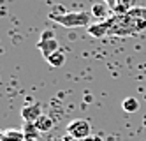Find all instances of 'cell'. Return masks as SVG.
<instances>
[{
    "mask_svg": "<svg viewBox=\"0 0 146 141\" xmlns=\"http://www.w3.org/2000/svg\"><path fill=\"white\" fill-rule=\"evenodd\" d=\"M106 21L109 25V35L130 37L146 30V21L130 14H111Z\"/></svg>",
    "mask_w": 146,
    "mask_h": 141,
    "instance_id": "6da1fadb",
    "label": "cell"
},
{
    "mask_svg": "<svg viewBox=\"0 0 146 141\" xmlns=\"http://www.w3.org/2000/svg\"><path fill=\"white\" fill-rule=\"evenodd\" d=\"M48 18L51 21H56L58 25L65 27V28H78V27H90V19H92V13L88 11H78V13H70L67 11L65 14L60 16H51L48 14Z\"/></svg>",
    "mask_w": 146,
    "mask_h": 141,
    "instance_id": "7a4b0ae2",
    "label": "cell"
},
{
    "mask_svg": "<svg viewBox=\"0 0 146 141\" xmlns=\"http://www.w3.org/2000/svg\"><path fill=\"white\" fill-rule=\"evenodd\" d=\"M67 134H70V136H74L76 139L83 141V139H86V138L92 136V125H90L88 120H85V118H76V120L69 122Z\"/></svg>",
    "mask_w": 146,
    "mask_h": 141,
    "instance_id": "3957f363",
    "label": "cell"
},
{
    "mask_svg": "<svg viewBox=\"0 0 146 141\" xmlns=\"http://www.w3.org/2000/svg\"><path fill=\"white\" fill-rule=\"evenodd\" d=\"M42 106H40L39 102H32V104H27L21 108V118L25 122H35L39 116H42Z\"/></svg>",
    "mask_w": 146,
    "mask_h": 141,
    "instance_id": "277c9868",
    "label": "cell"
},
{
    "mask_svg": "<svg viewBox=\"0 0 146 141\" xmlns=\"http://www.w3.org/2000/svg\"><path fill=\"white\" fill-rule=\"evenodd\" d=\"M86 32H88V35L95 37V39H102V37L109 35V25L106 19L97 21V23H92L90 27H86Z\"/></svg>",
    "mask_w": 146,
    "mask_h": 141,
    "instance_id": "5b68a950",
    "label": "cell"
},
{
    "mask_svg": "<svg viewBox=\"0 0 146 141\" xmlns=\"http://www.w3.org/2000/svg\"><path fill=\"white\" fill-rule=\"evenodd\" d=\"M37 48H39L40 53H42V57H44V58L51 57L55 51L60 49V48H58V41H56L55 37H53V39H39Z\"/></svg>",
    "mask_w": 146,
    "mask_h": 141,
    "instance_id": "8992f818",
    "label": "cell"
},
{
    "mask_svg": "<svg viewBox=\"0 0 146 141\" xmlns=\"http://www.w3.org/2000/svg\"><path fill=\"white\" fill-rule=\"evenodd\" d=\"M109 5L106 4V2H97V4H93L92 5V11H90V13H92V16L93 18H97L99 21H104V19H108L111 14H109Z\"/></svg>",
    "mask_w": 146,
    "mask_h": 141,
    "instance_id": "52a82bcc",
    "label": "cell"
},
{
    "mask_svg": "<svg viewBox=\"0 0 146 141\" xmlns=\"http://www.w3.org/2000/svg\"><path fill=\"white\" fill-rule=\"evenodd\" d=\"M34 124H35V127L39 129V131H40V134L49 132L51 129L55 127V120H53V118H51L49 115H42V116H39Z\"/></svg>",
    "mask_w": 146,
    "mask_h": 141,
    "instance_id": "ba28073f",
    "label": "cell"
},
{
    "mask_svg": "<svg viewBox=\"0 0 146 141\" xmlns=\"http://www.w3.org/2000/svg\"><path fill=\"white\" fill-rule=\"evenodd\" d=\"M0 141H25V134H23V131L9 129V131L2 132V139Z\"/></svg>",
    "mask_w": 146,
    "mask_h": 141,
    "instance_id": "9c48e42d",
    "label": "cell"
},
{
    "mask_svg": "<svg viewBox=\"0 0 146 141\" xmlns=\"http://www.w3.org/2000/svg\"><path fill=\"white\" fill-rule=\"evenodd\" d=\"M132 7H134V0H116V5H114L113 13L114 14H127Z\"/></svg>",
    "mask_w": 146,
    "mask_h": 141,
    "instance_id": "30bf717a",
    "label": "cell"
},
{
    "mask_svg": "<svg viewBox=\"0 0 146 141\" xmlns=\"http://www.w3.org/2000/svg\"><path fill=\"white\" fill-rule=\"evenodd\" d=\"M46 62L49 63L51 67H62V65H64V62H65V53L62 51V49H58V51H55L51 57H48Z\"/></svg>",
    "mask_w": 146,
    "mask_h": 141,
    "instance_id": "8fae6325",
    "label": "cell"
},
{
    "mask_svg": "<svg viewBox=\"0 0 146 141\" xmlns=\"http://www.w3.org/2000/svg\"><path fill=\"white\" fill-rule=\"evenodd\" d=\"M23 134H25V139H37L39 138V134H40V131L35 127V124H32V122H25V125H23Z\"/></svg>",
    "mask_w": 146,
    "mask_h": 141,
    "instance_id": "7c38bea8",
    "label": "cell"
},
{
    "mask_svg": "<svg viewBox=\"0 0 146 141\" xmlns=\"http://www.w3.org/2000/svg\"><path fill=\"white\" fill-rule=\"evenodd\" d=\"M121 108H123V111H127V113H135L139 110V101L135 99V97H127V99H123Z\"/></svg>",
    "mask_w": 146,
    "mask_h": 141,
    "instance_id": "4fadbf2b",
    "label": "cell"
},
{
    "mask_svg": "<svg viewBox=\"0 0 146 141\" xmlns=\"http://www.w3.org/2000/svg\"><path fill=\"white\" fill-rule=\"evenodd\" d=\"M127 14H130L134 18H141V19L146 21V7H132Z\"/></svg>",
    "mask_w": 146,
    "mask_h": 141,
    "instance_id": "5bb4252c",
    "label": "cell"
},
{
    "mask_svg": "<svg viewBox=\"0 0 146 141\" xmlns=\"http://www.w3.org/2000/svg\"><path fill=\"white\" fill-rule=\"evenodd\" d=\"M55 34H53V30H44L42 34H40V39H53Z\"/></svg>",
    "mask_w": 146,
    "mask_h": 141,
    "instance_id": "9a60e30c",
    "label": "cell"
},
{
    "mask_svg": "<svg viewBox=\"0 0 146 141\" xmlns=\"http://www.w3.org/2000/svg\"><path fill=\"white\" fill-rule=\"evenodd\" d=\"M58 141H79V139H76L74 136H70V134H65V136H62Z\"/></svg>",
    "mask_w": 146,
    "mask_h": 141,
    "instance_id": "2e32d148",
    "label": "cell"
},
{
    "mask_svg": "<svg viewBox=\"0 0 146 141\" xmlns=\"http://www.w3.org/2000/svg\"><path fill=\"white\" fill-rule=\"evenodd\" d=\"M104 2H106V4L109 5V9H111V11L114 9V5H116V0H104Z\"/></svg>",
    "mask_w": 146,
    "mask_h": 141,
    "instance_id": "e0dca14e",
    "label": "cell"
},
{
    "mask_svg": "<svg viewBox=\"0 0 146 141\" xmlns=\"http://www.w3.org/2000/svg\"><path fill=\"white\" fill-rule=\"evenodd\" d=\"M83 141H104V139H102V138H99V136H90V138L83 139Z\"/></svg>",
    "mask_w": 146,
    "mask_h": 141,
    "instance_id": "ac0fdd59",
    "label": "cell"
}]
</instances>
